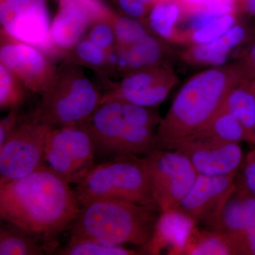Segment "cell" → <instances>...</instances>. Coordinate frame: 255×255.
<instances>
[{"mask_svg": "<svg viewBox=\"0 0 255 255\" xmlns=\"http://www.w3.org/2000/svg\"><path fill=\"white\" fill-rule=\"evenodd\" d=\"M194 227L196 225L191 220L176 210L161 213L149 254H160L162 249L168 247L171 254H184L188 238Z\"/></svg>", "mask_w": 255, "mask_h": 255, "instance_id": "cell-18", "label": "cell"}, {"mask_svg": "<svg viewBox=\"0 0 255 255\" xmlns=\"http://www.w3.org/2000/svg\"><path fill=\"white\" fill-rule=\"evenodd\" d=\"M247 81L239 63L196 74L182 87L155 133L156 150H174L200 131L224 105L235 87Z\"/></svg>", "mask_w": 255, "mask_h": 255, "instance_id": "cell-2", "label": "cell"}, {"mask_svg": "<svg viewBox=\"0 0 255 255\" xmlns=\"http://www.w3.org/2000/svg\"><path fill=\"white\" fill-rule=\"evenodd\" d=\"M160 117L154 108L123 101L102 102L82 125L95 139L97 153L112 158L147 155L155 150Z\"/></svg>", "mask_w": 255, "mask_h": 255, "instance_id": "cell-4", "label": "cell"}, {"mask_svg": "<svg viewBox=\"0 0 255 255\" xmlns=\"http://www.w3.org/2000/svg\"><path fill=\"white\" fill-rule=\"evenodd\" d=\"M238 63L247 81L255 80V40L246 56Z\"/></svg>", "mask_w": 255, "mask_h": 255, "instance_id": "cell-35", "label": "cell"}, {"mask_svg": "<svg viewBox=\"0 0 255 255\" xmlns=\"http://www.w3.org/2000/svg\"><path fill=\"white\" fill-rule=\"evenodd\" d=\"M70 184L45 166L0 184V216L54 252L58 236L70 228L81 206Z\"/></svg>", "mask_w": 255, "mask_h": 255, "instance_id": "cell-1", "label": "cell"}, {"mask_svg": "<svg viewBox=\"0 0 255 255\" xmlns=\"http://www.w3.org/2000/svg\"><path fill=\"white\" fill-rule=\"evenodd\" d=\"M209 229L227 236L237 255H255V196L240 179Z\"/></svg>", "mask_w": 255, "mask_h": 255, "instance_id": "cell-15", "label": "cell"}, {"mask_svg": "<svg viewBox=\"0 0 255 255\" xmlns=\"http://www.w3.org/2000/svg\"><path fill=\"white\" fill-rule=\"evenodd\" d=\"M246 28L242 25H235L221 38L209 43L195 45L188 50L186 58L194 63L222 65L227 60L230 52L244 41Z\"/></svg>", "mask_w": 255, "mask_h": 255, "instance_id": "cell-20", "label": "cell"}, {"mask_svg": "<svg viewBox=\"0 0 255 255\" xmlns=\"http://www.w3.org/2000/svg\"><path fill=\"white\" fill-rule=\"evenodd\" d=\"M117 48H125L140 41L150 34L147 26L140 20L116 13L113 20Z\"/></svg>", "mask_w": 255, "mask_h": 255, "instance_id": "cell-27", "label": "cell"}, {"mask_svg": "<svg viewBox=\"0 0 255 255\" xmlns=\"http://www.w3.org/2000/svg\"><path fill=\"white\" fill-rule=\"evenodd\" d=\"M51 128L33 113L21 119L0 147V184L21 179L46 166L45 143Z\"/></svg>", "mask_w": 255, "mask_h": 255, "instance_id": "cell-8", "label": "cell"}, {"mask_svg": "<svg viewBox=\"0 0 255 255\" xmlns=\"http://www.w3.org/2000/svg\"><path fill=\"white\" fill-rule=\"evenodd\" d=\"M199 132H204L223 141L238 143L243 140L246 141L244 130L239 121L223 107Z\"/></svg>", "mask_w": 255, "mask_h": 255, "instance_id": "cell-25", "label": "cell"}, {"mask_svg": "<svg viewBox=\"0 0 255 255\" xmlns=\"http://www.w3.org/2000/svg\"><path fill=\"white\" fill-rule=\"evenodd\" d=\"M119 14L143 21L158 0H107Z\"/></svg>", "mask_w": 255, "mask_h": 255, "instance_id": "cell-31", "label": "cell"}, {"mask_svg": "<svg viewBox=\"0 0 255 255\" xmlns=\"http://www.w3.org/2000/svg\"><path fill=\"white\" fill-rule=\"evenodd\" d=\"M27 89L17 77L0 65V108L1 110L19 109L24 103Z\"/></svg>", "mask_w": 255, "mask_h": 255, "instance_id": "cell-26", "label": "cell"}, {"mask_svg": "<svg viewBox=\"0 0 255 255\" xmlns=\"http://www.w3.org/2000/svg\"><path fill=\"white\" fill-rule=\"evenodd\" d=\"M174 150L186 156L199 174H237L244 162L238 142L223 141L203 132L179 142Z\"/></svg>", "mask_w": 255, "mask_h": 255, "instance_id": "cell-14", "label": "cell"}, {"mask_svg": "<svg viewBox=\"0 0 255 255\" xmlns=\"http://www.w3.org/2000/svg\"><path fill=\"white\" fill-rule=\"evenodd\" d=\"M223 107L239 121L246 141L255 145V80L243 81L235 87Z\"/></svg>", "mask_w": 255, "mask_h": 255, "instance_id": "cell-19", "label": "cell"}, {"mask_svg": "<svg viewBox=\"0 0 255 255\" xmlns=\"http://www.w3.org/2000/svg\"><path fill=\"white\" fill-rule=\"evenodd\" d=\"M116 13L102 0H59L50 32L58 58L63 60L87 36L93 23L113 19Z\"/></svg>", "mask_w": 255, "mask_h": 255, "instance_id": "cell-12", "label": "cell"}, {"mask_svg": "<svg viewBox=\"0 0 255 255\" xmlns=\"http://www.w3.org/2000/svg\"><path fill=\"white\" fill-rule=\"evenodd\" d=\"M63 60L90 69L99 77L113 75L110 52L96 46L86 36L68 52Z\"/></svg>", "mask_w": 255, "mask_h": 255, "instance_id": "cell-22", "label": "cell"}, {"mask_svg": "<svg viewBox=\"0 0 255 255\" xmlns=\"http://www.w3.org/2000/svg\"><path fill=\"white\" fill-rule=\"evenodd\" d=\"M211 1L212 0H184V3L189 7V13L201 9Z\"/></svg>", "mask_w": 255, "mask_h": 255, "instance_id": "cell-36", "label": "cell"}, {"mask_svg": "<svg viewBox=\"0 0 255 255\" xmlns=\"http://www.w3.org/2000/svg\"><path fill=\"white\" fill-rule=\"evenodd\" d=\"M22 117L20 116L18 109L9 110V113L0 121V147L14 131Z\"/></svg>", "mask_w": 255, "mask_h": 255, "instance_id": "cell-33", "label": "cell"}, {"mask_svg": "<svg viewBox=\"0 0 255 255\" xmlns=\"http://www.w3.org/2000/svg\"><path fill=\"white\" fill-rule=\"evenodd\" d=\"M49 1L0 0V34L53 55Z\"/></svg>", "mask_w": 255, "mask_h": 255, "instance_id": "cell-10", "label": "cell"}, {"mask_svg": "<svg viewBox=\"0 0 255 255\" xmlns=\"http://www.w3.org/2000/svg\"><path fill=\"white\" fill-rule=\"evenodd\" d=\"M41 95L33 115L50 127L59 128L85 124L100 107L103 94L82 67L63 60L54 80Z\"/></svg>", "mask_w": 255, "mask_h": 255, "instance_id": "cell-5", "label": "cell"}, {"mask_svg": "<svg viewBox=\"0 0 255 255\" xmlns=\"http://www.w3.org/2000/svg\"><path fill=\"white\" fill-rule=\"evenodd\" d=\"M237 174L211 176L199 174L194 185L176 211L194 224L211 228L236 187Z\"/></svg>", "mask_w": 255, "mask_h": 255, "instance_id": "cell-16", "label": "cell"}, {"mask_svg": "<svg viewBox=\"0 0 255 255\" xmlns=\"http://www.w3.org/2000/svg\"><path fill=\"white\" fill-rule=\"evenodd\" d=\"M102 78L107 82L101 103L119 100L150 108L160 105L178 82L173 71L164 63L127 74L119 82Z\"/></svg>", "mask_w": 255, "mask_h": 255, "instance_id": "cell-11", "label": "cell"}, {"mask_svg": "<svg viewBox=\"0 0 255 255\" xmlns=\"http://www.w3.org/2000/svg\"><path fill=\"white\" fill-rule=\"evenodd\" d=\"M162 1H172V0H162Z\"/></svg>", "mask_w": 255, "mask_h": 255, "instance_id": "cell-38", "label": "cell"}, {"mask_svg": "<svg viewBox=\"0 0 255 255\" xmlns=\"http://www.w3.org/2000/svg\"><path fill=\"white\" fill-rule=\"evenodd\" d=\"M113 19L102 20L92 25L87 33V38L96 46L108 52L117 47V38L114 31Z\"/></svg>", "mask_w": 255, "mask_h": 255, "instance_id": "cell-30", "label": "cell"}, {"mask_svg": "<svg viewBox=\"0 0 255 255\" xmlns=\"http://www.w3.org/2000/svg\"><path fill=\"white\" fill-rule=\"evenodd\" d=\"M112 73L123 77L136 70L162 63L164 55L163 43L152 33L140 41L110 52Z\"/></svg>", "mask_w": 255, "mask_h": 255, "instance_id": "cell-17", "label": "cell"}, {"mask_svg": "<svg viewBox=\"0 0 255 255\" xmlns=\"http://www.w3.org/2000/svg\"><path fill=\"white\" fill-rule=\"evenodd\" d=\"M246 9L248 13L255 16V0H246Z\"/></svg>", "mask_w": 255, "mask_h": 255, "instance_id": "cell-37", "label": "cell"}, {"mask_svg": "<svg viewBox=\"0 0 255 255\" xmlns=\"http://www.w3.org/2000/svg\"><path fill=\"white\" fill-rule=\"evenodd\" d=\"M182 13V6L177 1L158 0L142 22L159 39L173 41L178 37L176 26Z\"/></svg>", "mask_w": 255, "mask_h": 255, "instance_id": "cell-21", "label": "cell"}, {"mask_svg": "<svg viewBox=\"0 0 255 255\" xmlns=\"http://www.w3.org/2000/svg\"><path fill=\"white\" fill-rule=\"evenodd\" d=\"M46 253L40 242L9 223L0 228V255H41Z\"/></svg>", "mask_w": 255, "mask_h": 255, "instance_id": "cell-24", "label": "cell"}, {"mask_svg": "<svg viewBox=\"0 0 255 255\" xmlns=\"http://www.w3.org/2000/svg\"><path fill=\"white\" fill-rule=\"evenodd\" d=\"M183 255H237V252L231 239L223 233L211 229L199 231L194 227Z\"/></svg>", "mask_w": 255, "mask_h": 255, "instance_id": "cell-23", "label": "cell"}, {"mask_svg": "<svg viewBox=\"0 0 255 255\" xmlns=\"http://www.w3.org/2000/svg\"><path fill=\"white\" fill-rule=\"evenodd\" d=\"M160 210L119 199L82 206L70 226V242L91 241L109 246L135 245L149 254Z\"/></svg>", "mask_w": 255, "mask_h": 255, "instance_id": "cell-3", "label": "cell"}, {"mask_svg": "<svg viewBox=\"0 0 255 255\" xmlns=\"http://www.w3.org/2000/svg\"><path fill=\"white\" fill-rule=\"evenodd\" d=\"M234 14L224 15L215 18L200 29L190 35L191 41L195 45L206 44L221 38L236 25Z\"/></svg>", "mask_w": 255, "mask_h": 255, "instance_id": "cell-29", "label": "cell"}, {"mask_svg": "<svg viewBox=\"0 0 255 255\" xmlns=\"http://www.w3.org/2000/svg\"><path fill=\"white\" fill-rule=\"evenodd\" d=\"M75 191L81 207L104 199L157 207L145 159L135 155L119 156L95 164Z\"/></svg>", "mask_w": 255, "mask_h": 255, "instance_id": "cell-6", "label": "cell"}, {"mask_svg": "<svg viewBox=\"0 0 255 255\" xmlns=\"http://www.w3.org/2000/svg\"><path fill=\"white\" fill-rule=\"evenodd\" d=\"M144 158L156 206L161 213L175 210L199 174L189 159L175 150L152 151Z\"/></svg>", "mask_w": 255, "mask_h": 255, "instance_id": "cell-9", "label": "cell"}, {"mask_svg": "<svg viewBox=\"0 0 255 255\" xmlns=\"http://www.w3.org/2000/svg\"><path fill=\"white\" fill-rule=\"evenodd\" d=\"M240 180L247 190L255 196V145L247 155Z\"/></svg>", "mask_w": 255, "mask_h": 255, "instance_id": "cell-32", "label": "cell"}, {"mask_svg": "<svg viewBox=\"0 0 255 255\" xmlns=\"http://www.w3.org/2000/svg\"><path fill=\"white\" fill-rule=\"evenodd\" d=\"M63 255H146L145 251L128 249L123 246H109L98 242H70L68 246L58 251Z\"/></svg>", "mask_w": 255, "mask_h": 255, "instance_id": "cell-28", "label": "cell"}, {"mask_svg": "<svg viewBox=\"0 0 255 255\" xmlns=\"http://www.w3.org/2000/svg\"><path fill=\"white\" fill-rule=\"evenodd\" d=\"M97 153L95 139L84 125L51 128L47 133L46 166L69 184L83 180L95 165Z\"/></svg>", "mask_w": 255, "mask_h": 255, "instance_id": "cell-7", "label": "cell"}, {"mask_svg": "<svg viewBox=\"0 0 255 255\" xmlns=\"http://www.w3.org/2000/svg\"><path fill=\"white\" fill-rule=\"evenodd\" d=\"M201 9L206 10L216 17H219L233 14L236 9V1L235 0H212Z\"/></svg>", "mask_w": 255, "mask_h": 255, "instance_id": "cell-34", "label": "cell"}, {"mask_svg": "<svg viewBox=\"0 0 255 255\" xmlns=\"http://www.w3.org/2000/svg\"><path fill=\"white\" fill-rule=\"evenodd\" d=\"M0 65L19 79L28 92L41 95L51 85L58 66L36 47L0 34Z\"/></svg>", "mask_w": 255, "mask_h": 255, "instance_id": "cell-13", "label": "cell"}]
</instances>
